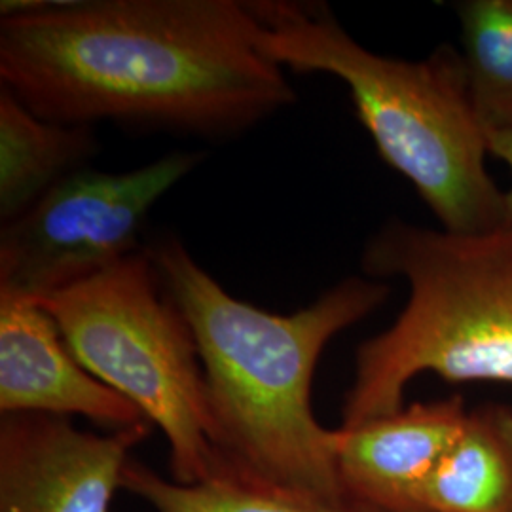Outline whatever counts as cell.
Returning <instances> with one entry per match:
<instances>
[{
  "instance_id": "8",
  "label": "cell",
  "mask_w": 512,
  "mask_h": 512,
  "mask_svg": "<svg viewBox=\"0 0 512 512\" xmlns=\"http://www.w3.org/2000/svg\"><path fill=\"white\" fill-rule=\"evenodd\" d=\"M0 410L90 418L112 431L145 421L141 410L76 361L35 300L0 291Z\"/></svg>"
},
{
  "instance_id": "12",
  "label": "cell",
  "mask_w": 512,
  "mask_h": 512,
  "mask_svg": "<svg viewBox=\"0 0 512 512\" xmlns=\"http://www.w3.org/2000/svg\"><path fill=\"white\" fill-rule=\"evenodd\" d=\"M122 488L156 512H376L353 501H330L275 484L224 458L213 475L194 484L167 480L129 459Z\"/></svg>"
},
{
  "instance_id": "11",
  "label": "cell",
  "mask_w": 512,
  "mask_h": 512,
  "mask_svg": "<svg viewBox=\"0 0 512 512\" xmlns=\"http://www.w3.org/2000/svg\"><path fill=\"white\" fill-rule=\"evenodd\" d=\"M423 512H512V408L467 414L454 446L421 494Z\"/></svg>"
},
{
  "instance_id": "3",
  "label": "cell",
  "mask_w": 512,
  "mask_h": 512,
  "mask_svg": "<svg viewBox=\"0 0 512 512\" xmlns=\"http://www.w3.org/2000/svg\"><path fill=\"white\" fill-rule=\"evenodd\" d=\"M266 52L296 73L340 78L385 164L408 179L442 228H507L505 192L486 167V133L465 86L461 57L440 48L423 61L374 54L304 2H253Z\"/></svg>"
},
{
  "instance_id": "13",
  "label": "cell",
  "mask_w": 512,
  "mask_h": 512,
  "mask_svg": "<svg viewBox=\"0 0 512 512\" xmlns=\"http://www.w3.org/2000/svg\"><path fill=\"white\" fill-rule=\"evenodd\" d=\"M456 12L465 86L484 133L512 129V0H465Z\"/></svg>"
},
{
  "instance_id": "9",
  "label": "cell",
  "mask_w": 512,
  "mask_h": 512,
  "mask_svg": "<svg viewBox=\"0 0 512 512\" xmlns=\"http://www.w3.org/2000/svg\"><path fill=\"white\" fill-rule=\"evenodd\" d=\"M467 414L461 397H448L340 427L336 461L346 497L376 512H423L421 494Z\"/></svg>"
},
{
  "instance_id": "14",
  "label": "cell",
  "mask_w": 512,
  "mask_h": 512,
  "mask_svg": "<svg viewBox=\"0 0 512 512\" xmlns=\"http://www.w3.org/2000/svg\"><path fill=\"white\" fill-rule=\"evenodd\" d=\"M486 145L488 154H494L501 162L509 165L512 175V129L507 131H486ZM505 215H507V228H512V184L505 192Z\"/></svg>"
},
{
  "instance_id": "6",
  "label": "cell",
  "mask_w": 512,
  "mask_h": 512,
  "mask_svg": "<svg viewBox=\"0 0 512 512\" xmlns=\"http://www.w3.org/2000/svg\"><path fill=\"white\" fill-rule=\"evenodd\" d=\"M171 152L131 171L80 169L0 230V291L37 300L141 251L152 207L202 164Z\"/></svg>"
},
{
  "instance_id": "4",
  "label": "cell",
  "mask_w": 512,
  "mask_h": 512,
  "mask_svg": "<svg viewBox=\"0 0 512 512\" xmlns=\"http://www.w3.org/2000/svg\"><path fill=\"white\" fill-rule=\"evenodd\" d=\"M366 277H404L410 298L389 329L355 353L342 429L404 408L425 372L448 382L512 384V228L482 234L387 220L368 239Z\"/></svg>"
},
{
  "instance_id": "10",
  "label": "cell",
  "mask_w": 512,
  "mask_h": 512,
  "mask_svg": "<svg viewBox=\"0 0 512 512\" xmlns=\"http://www.w3.org/2000/svg\"><path fill=\"white\" fill-rule=\"evenodd\" d=\"M92 128L57 124L0 86V219H18L97 154Z\"/></svg>"
},
{
  "instance_id": "1",
  "label": "cell",
  "mask_w": 512,
  "mask_h": 512,
  "mask_svg": "<svg viewBox=\"0 0 512 512\" xmlns=\"http://www.w3.org/2000/svg\"><path fill=\"white\" fill-rule=\"evenodd\" d=\"M253 2H2L0 82L37 116L228 139L291 107Z\"/></svg>"
},
{
  "instance_id": "5",
  "label": "cell",
  "mask_w": 512,
  "mask_h": 512,
  "mask_svg": "<svg viewBox=\"0 0 512 512\" xmlns=\"http://www.w3.org/2000/svg\"><path fill=\"white\" fill-rule=\"evenodd\" d=\"M35 302L76 361L162 429L173 480L194 484L213 475L222 456L198 348L148 249Z\"/></svg>"
},
{
  "instance_id": "7",
  "label": "cell",
  "mask_w": 512,
  "mask_h": 512,
  "mask_svg": "<svg viewBox=\"0 0 512 512\" xmlns=\"http://www.w3.org/2000/svg\"><path fill=\"white\" fill-rule=\"evenodd\" d=\"M150 421L97 435L50 414L0 421V512H110Z\"/></svg>"
},
{
  "instance_id": "2",
  "label": "cell",
  "mask_w": 512,
  "mask_h": 512,
  "mask_svg": "<svg viewBox=\"0 0 512 512\" xmlns=\"http://www.w3.org/2000/svg\"><path fill=\"white\" fill-rule=\"evenodd\" d=\"M147 249L194 336L220 456L275 484L349 501L338 476V429L315 418L311 385L330 340L378 310L389 285L348 277L283 315L228 293L175 236Z\"/></svg>"
}]
</instances>
